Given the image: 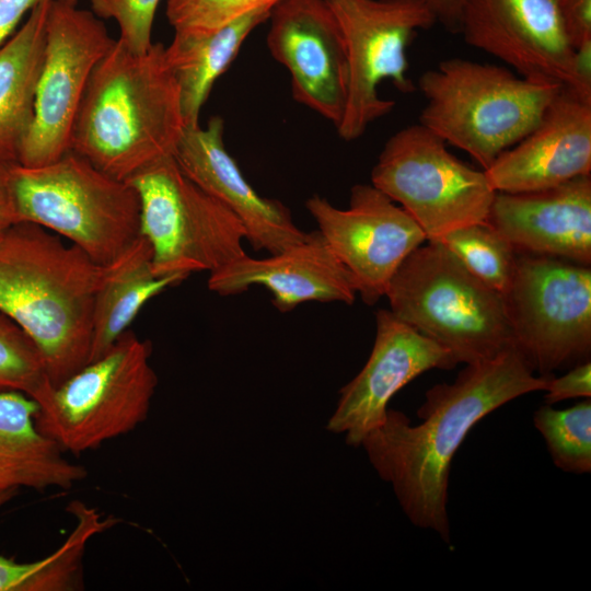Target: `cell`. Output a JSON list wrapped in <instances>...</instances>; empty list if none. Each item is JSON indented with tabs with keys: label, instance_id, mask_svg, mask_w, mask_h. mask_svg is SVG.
Listing matches in <instances>:
<instances>
[{
	"label": "cell",
	"instance_id": "6da1fadb",
	"mask_svg": "<svg viewBox=\"0 0 591 591\" xmlns=\"http://www.w3.org/2000/svg\"><path fill=\"white\" fill-rule=\"evenodd\" d=\"M523 355L510 346L495 358L467 363L452 383L425 394L413 425L387 408L384 421L362 440L369 462L392 485L409 521L450 542L448 489L452 459L467 433L485 416L510 401L545 391L548 380L535 375Z\"/></svg>",
	"mask_w": 591,
	"mask_h": 591
},
{
	"label": "cell",
	"instance_id": "7a4b0ae2",
	"mask_svg": "<svg viewBox=\"0 0 591 591\" xmlns=\"http://www.w3.org/2000/svg\"><path fill=\"white\" fill-rule=\"evenodd\" d=\"M186 127L165 46L136 54L115 39L93 69L70 138V150L127 181L173 157Z\"/></svg>",
	"mask_w": 591,
	"mask_h": 591
},
{
	"label": "cell",
	"instance_id": "3957f363",
	"mask_svg": "<svg viewBox=\"0 0 591 591\" xmlns=\"http://www.w3.org/2000/svg\"><path fill=\"white\" fill-rule=\"evenodd\" d=\"M103 270L35 223L16 222L0 240V311L35 343L53 386L89 362Z\"/></svg>",
	"mask_w": 591,
	"mask_h": 591
},
{
	"label": "cell",
	"instance_id": "277c9868",
	"mask_svg": "<svg viewBox=\"0 0 591 591\" xmlns=\"http://www.w3.org/2000/svg\"><path fill=\"white\" fill-rule=\"evenodd\" d=\"M561 86L498 65L444 59L418 79L426 99L418 123L486 170L537 126Z\"/></svg>",
	"mask_w": 591,
	"mask_h": 591
},
{
	"label": "cell",
	"instance_id": "5b68a950",
	"mask_svg": "<svg viewBox=\"0 0 591 591\" xmlns=\"http://www.w3.org/2000/svg\"><path fill=\"white\" fill-rule=\"evenodd\" d=\"M415 248L385 291L392 314L448 349L457 363L495 358L513 344L505 298L437 241Z\"/></svg>",
	"mask_w": 591,
	"mask_h": 591
},
{
	"label": "cell",
	"instance_id": "8992f818",
	"mask_svg": "<svg viewBox=\"0 0 591 591\" xmlns=\"http://www.w3.org/2000/svg\"><path fill=\"white\" fill-rule=\"evenodd\" d=\"M18 222L38 224L67 239L105 266L140 235V200L72 150L40 166L7 167Z\"/></svg>",
	"mask_w": 591,
	"mask_h": 591
},
{
	"label": "cell",
	"instance_id": "52a82bcc",
	"mask_svg": "<svg viewBox=\"0 0 591 591\" xmlns=\"http://www.w3.org/2000/svg\"><path fill=\"white\" fill-rule=\"evenodd\" d=\"M150 357V343L126 331L100 358L33 398L37 428L73 454L135 430L146 421L158 385Z\"/></svg>",
	"mask_w": 591,
	"mask_h": 591
},
{
	"label": "cell",
	"instance_id": "ba28073f",
	"mask_svg": "<svg viewBox=\"0 0 591 591\" xmlns=\"http://www.w3.org/2000/svg\"><path fill=\"white\" fill-rule=\"evenodd\" d=\"M127 182L139 196L140 233L151 245L155 276L210 274L246 254L240 219L190 182L173 157Z\"/></svg>",
	"mask_w": 591,
	"mask_h": 591
},
{
	"label": "cell",
	"instance_id": "9c48e42d",
	"mask_svg": "<svg viewBox=\"0 0 591 591\" xmlns=\"http://www.w3.org/2000/svg\"><path fill=\"white\" fill-rule=\"evenodd\" d=\"M447 146L419 123L406 126L387 139L371 172V184L412 216L427 241L486 222L496 194L484 170Z\"/></svg>",
	"mask_w": 591,
	"mask_h": 591
},
{
	"label": "cell",
	"instance_id": "30bf717a",
	"mask_svg": "<svg viewBox=\"0 0 591 591\" xmlns=\"http://www.w3.org/2000/svg\"><path fill=\"white\" fill-rule=\"evenodd\" d=\"M503 298L513 344L537 375L590 360V266L517 253Z\"/></svg>",
	"mask_w": 591,
	"mask_h": 591
},
{
	"label": "cell",
	"instance_id": "8fae6325",
	"mask_svg": "<svg viewBox=\"0 0 591 591\" xmlns=\"http://www.w3.org/2000/svg\"><path fill=\"white\" fill-rule=\"evenodd\" d=\"M326 1L340 27L348 66L346 106L336 129L339 138L352 141L395 107L379 95L383 81L401 93L416 90L407 77V48L438 19L428 0Z\"/></svg>",
	"mask_w": 591,
	"mask_h": 591
},
{
	"label": "cell",
	"instance_id": "7c38bea8",
	"mask_svg": "<svg viewBox=\"0 0 591 591\" xmlns=\"http://www.w3.org/2000/svg\"><path fill=\"white\" fill-rule=\"evenodd\" d=\"M92 11L51 0L33 118L19 163L48 164L70 150L71 131L91 73L114 44Z\"/></svg>",
	"mask_w": 591,
	"mask_h": 591
},
{
	"label": "cell",
	"instance_id": "4fadbf2b",
	"mask_svg": "<svg viewBox=\"0 0 591 591\" xmlns=\"http://www.w3.org/2000/svg\"><path fill=\"white\" fill-rule=\"evenodd\" d=\"M305 208L368 305L385 296L403 260L427 241L412 216L372 184L352 186L346 209L318 195Z\"/></svg>",
	"mask_w": 591,
	"mask_h": 591
},
{
	"label": "cell",
	"instance_id": "5bb4252c",
	"mask_svg": "<svg viewBox=\"0 0 591 591\" xmlns=\"http://www.w3.org/2000/svg\"><path fill=\"white\" fill-rule=\"evenodd\" d=\"M456 33L523 78L559 83L580 94L575 49L554 0H460Z\"/></svg>",
	"mask_w": 591,
	"mask_h": 591
},
{
	"label": "cell",
	"instance_id": "9a60e30c",
	"mask_svg": "<svg viewBox=\"0 0 591 591\" xmlns=\"http://www.w3.org/2000/svg\"><path fill=\"white\" fill-rule=\"evenodd\" d=\"M266 42L290 73L293 99L337 127L348 89L347 55L326 0H280L270 10Z\"/></svg>",
	"mask_w": 591,
	"mask_h": 591
},
{
	"label": "cell",
	"instance_id": "2e32d148",
	"mask_svg": "<svg viewBox=\"0 0 591 591\" xmlns=\"http://www.w3.org/2000/svg\"><path fill=\"white\" fill-rule=\"evenodd\" d=\"M453 355L390 310L375 313V338L361 371L340 391L327 430L344 433L346 443L362 440L385 419L387 404L405 385L431 369H453Z\"/></svg>",
	"mask_w": 591,
	"mask_h": 591
},
{
	"label": "cell",
	"instance_id": "e0dca14e",
	"mask_svg": "<svg viewBox=\"0 0 591 591\" xmlns=\"http://www.w3.org/2000/svg\"><path fill=\"white\" fill-rule=\"evenodd\" d=\"M495 192L554 187L591 172V100L563 85L537 126L484 170Z\"/></svg>",
	"mask_w": 591,
	"mask_h": 591
},
{
	"label": "cell",
	"instance_id": "ac0fdd59",
	"mask_svg": "<svg viewBox=\"0 0 591 591\" xmlns=\"http://www.w3.org/2000/svg\"><path fill=\"white\" fill-rule=\"evenodd\" d=\"M219 116L205 127L186 126L173 158L181 172L201 190L228 207L242 222L255 250L275 254L306 237L279 200L258 195L248 184L223 142Z\"/></svg>",
	"mask_w": 591,
	"mask_h": 591
},
{
	"label": "cell",
	"instance_id": "d6986e66",
	"mask_svg": "<svg viewBox=\"0 0 591 591\" xmlns=\"http://www.w3.org/2000/svg\"><path fill=\"white\" fill-rule=\"evenodd\" d=\"M486 222L517 253L591 264V175L523 193L496 192Z\"/></svg>",
	"mask_w": 591,
	"mask_h": 591
},
{
	"label": "cell",
	"instance_id": "ffe728a7",
	"mask_svg": "<svg viewBox=\"0 0 591 591\" xmlns=\"http://www.w3.org/2000/svg\"><path fill=\"white\" fill-rule=\"evenodd\" d=\"M253 286L267 289L275 308L283 313L310 301L352 304L357 296L351 275L317 230L268 257L245 254L208 278V289L223 297Z\"/></svg>",
	"mask_w": 591,
	"mask_h": 591
},
{
	"label": "cell",
	"instance_id": "44dd1931",
	"mask_svg": "<svg viewBox=\"0 0 591 591\" xmlns=\"http://www.w3.org/2000/svg\"><path fill=\"white\" fill-rule=\"evenodd\" d=\"M37 410V403L28 395L0 392V490H68L88 475L84 466L68 460L60 447L39 431Z\"/></svg>",
	"mask_w": 591,
	"mask_h": 591
},
{
	"label": "cell",
	"instance_id": "7402d4cb",
	"mask_svg": "<svg viewBox=\"0 0 591 591\" xmlns=\"http://www.w3.org/2000/svg\"><path fill=\"white\" fill-rule=\"evenodd\" d=\"M184 279L181 275L155 276L151 245L140 233L116 259L104 266L94 298L89 362L104 355L128 331L150 299Z\"/></svg>",
	"mask_w": 591,
	"mask_h": 591
},
{
	"label": "cell",
	"instance_id": "603a6c76",
	"mask_svg": "<svg viewBox=\"0 0 591 591\" xmlns=\"http://www.w3.org/2000/svg\"><path fill=\"white\" fill-rule=\"evenodd\" d=\"M50 1L36 4L22 26L0 45V167L19 163L32 123Z\"/></svg>",
	"mask_w": 591,
	"mask_h": 591
},
{
	"label": "cell",
	"instance_id": "cb8c5ba5",
	"mask_svg": "<svg viewBox=\"0 0 591 591\" xmlns=\"http://www.w3.org/2000/svg\"><path fill=\"white\" fill-rule=\"evenodd\" d=\"M269 14L270 10H257L209 33L174 32L165 54L179 86L186 126L199 124L201 107L215 82L234 60L246 37Z\"/></svg>",
	"mask_w": 591,
	"mask_h": 591
},
{
	"label": "cell",
	"instance_id": "d4e9b609",
	"mask_svg": "<svg viewBox=\"0 0 591 591\" xmlns=\"http://www.w3.org/2000/svg\"><path fill=\"white\" fill-rule=\"evenodd\" d=\"M15 490H0V507ZM74 526L65 542L48 556L18 563L0 555V591H72L82 587L83 557L89 542L103 531L91 513L74 515Z\"/></svg>",
	"mask_w": 591,
	"mask_h": 591
},
{
	"label": "cell",
	"instance_id": "484cf974",
	"mask_svg": "<svg viewBox=\"0 0 591 591\" xmlns=\"http://www.w3.org/2000/svg\"><path fill=\"white\" fill-rule=\"evenodd\" d=\"M479 280L502 296L515 268L513 246L487 222L455 229L437 240Z\"/></svg>",
	"mask_w": 591,
	"mask_h": 591
},
{
	"label": "cell",
	"instance_id": "4316f807",
	"mask_svg": "<svg viewBox=\"0 0 591 591\" xmlns=\"http://www.w3.org/2000/svg\"><path fill=\"white\" fill-rule=\"evenodd\" d=\"M533 422L546 442L554 464L566 473L591 472V399L566 409L542 405Z\"/></svg>",
	"mask_w": 591,
	"mask_h": 591
},
{
	"label": "cell",
	"instance_id": "83f0119b",
	"mask_svg": "<svg viewBox=\"0 0 591 591\" xmlns=\"http://www.w3.org/2000/svg\"><path fill=\"white\" fill-rule=\"evenodd\" d=\"M48 385L51 384L37 346L0 311V392L16 391L34 398Z\"/></svg>",
	"mask_w": 591,
	"mask_h": 591
},
{
	"label": "cell",
	"instance_id": "f1b7e54d",
	"mask_svg": "<svg viewBox=\"0 0 591 591\" xmlns=\"http://www.w3.org/2000/svg\"><path fill=\"white\" fill-rule=\"evenodd\" d=\"M280 0H167L166 18L176 33H209Z\"/></svg>",
	"mask_w": 591,
	"mask_h": 591
},
{
	"label": "cell",
	"instance_id": "f546056e",
	"mask_svg": "<svg viewBox=\"0 0 591 591\" xmlns=\"http://www.w3.org/2000/svg\"><path fill=\"white\" fill-rule=\"evenodd\" d=\"M161 0H90L91 11L102 20H113L118 40L130 51L146 53L152 42V27Z\"/></svg>",
	"mask_w": 591,
	"mask_h": 591
},
{
	"label": "cell",
	"instance_id": "4dcf8cb0",
	"mask_svg": "<svg viewBox=\"0 0 591 591\" xmlns=\"http://www.w3.org/2000/svg\"><path fill=\"white\" fill-rule=\"evenodd\" d=\"M544 401L547 405L577 398L591 397V362L590 360L572 367L559 378L552 376L545 389Z\"/></svg>",
	"mask_w": 591,
	"mask_h": 591
},
{
	"label": "cell",
	"instance_id": "1f68e13d",
	"mask_svg": "<svg viewBox=\"0 0 591 591\" xmlns=\"http://www.w3.org/2000/svg\"><path fill=\"white\" fill-rule=\"evenodd\" d=\"M573 49L591 43V0H554Z\"/></svg>",
	"mask_w": 591,
	"mask_h": 591
},
{
	"label": "cell",
	"instance_id": "d6a6232c",
	"mask_svg": "<svg viewBox=\"0 0 591 591\" xmlns=\"http://www.w3.org/2000/svg\"><path fill=\"white\" fill-rule=\"evenodd\" d=\"M44 0H0V45L14 32L26 13Z\"/></svg>",
	"mask_w": 591,
	"mask_h": 591
},
{
	"label": "cell",
	"instance_id": "836d02e7",
	"mask_svg": "<svg viewBox=\"0 0 591 591\" xmlns=\"http://www.w3.org/2000/svg\"><path fill=\"white\" fill-rule=\"evenodd\" d=\"M7 167H0V240L18 222Z\"/></svg>",
	"mask_w": 591,
	"mask_h": 591
},
{
	"label": "cell",
	"instance_id": "e575fe53",
	"mask_svg": "<svg viewBox=\"0 0 591 591\" xmlns=\"http://www.w3.org/2000/svg\"><path fill=\"white\" fill-rule=\"evenodd\" d=\"M438 22L451 32H457L460 0H428Z\"/></svg>",
	"mask_w": 591,
	"mask_h": 591
},
{
	"label": "cell",
	"instance_id": "d590c367",
	"mask_svg": "<svg viewBox=\"0 0 591 591\" xmlns=\"http://www.w3.org/2000/svg\"><path fill=\"white\" fill-rule=\"evenodd\" d=\"M60 1L66 2V3H69V4L77 5V3H78L79 0H60Z\"/></svg>",
	"mask_w": 591,
	"mask_h": 591
}]
</instances>
